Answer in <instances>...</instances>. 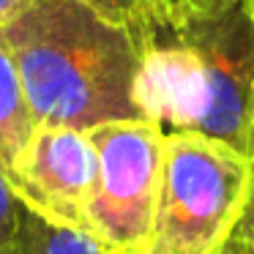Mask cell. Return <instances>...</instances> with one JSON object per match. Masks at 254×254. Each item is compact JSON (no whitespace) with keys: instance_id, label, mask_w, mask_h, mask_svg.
<instances>
[{"instance_id":"6da1fadb","label":"cell","mask_w":254,"mask_h":254,"mask_svg":"<svg viewBox=\"0 0 254 254\" xmlns=\"http://www.w3.org/2000/svg\"><path fill=\"white\" fill-rule=\"evenodd\" d=\"M39 126L90 131L139 121L142 74L153 44L82 0H33L3 28Z\"/></svg>"},{"instance_id":"7a4b0ae2","label":"cell","mask_w":254,"mask_h":254,"mask_svg":"<svg viewBox=\"0 0 254 254\" xmlns=\"http://www.w3.org/2000/svg\"><path fill=\"white\" fill-rule=\"evenodd\" d=\"M145 118L254 159V19L241 0L159 28L142 74Z\"/></svg>"},{"instance_id":"3957f363","label":"cell","mask_w":254,"mask_h":254,"mask_svg":"<svg viewBox=\"0 0 254 254\" xmlns=\"http://www.w3.org/2000/svg\"><path fill=\"white\" fill-rule=\"evenodd\" d=\"M254 191V159L197 131H167L150 254H219Z\"/></svg>"},{"instance_id":"277c9868","label":"cell","mask_w":254,"mask_h":254,"mask_svg":"<svg viewBox=\"0 0 254 254\" xmlns=\"http://www.w3.org/2000/svg\"><path fill=\"white\" fill-rule=\"evenodd\" d=\"M99 178L85 230L101 254H150L161 199L167 128L156 121H115L90 128Z\"/></svg>"},{"instance_id":"5b68a950","label":"cell","mask_w":254,"mask_h":254,"mask_svg":"<svg viewBox=\"0 0 254 254\" xmlns=\"http://www.w3.org/2000/svg\"><path fill=\"white\" fill-rule=\"evenodd\" d=\"M96 178L99 150L93 137L68 126H39L8 172V183L25 208L74 230H85Z\"/></svg>"},{"instance_id":"8992f818","label":"cell","mask_w":254,"mask_h":254,"mask_svg":"<svg viewBox=\"0 0 254 254\" xmlns=\"http://www.w3.org/2000/svg\"><path fill=\"white\" fill-rule=\"evenodd\" d=\"M36 128L39 123L25 96L17 58L0 28V167L6 175L14 170L19 153L25 150Z\"/></svg>"},{"instance_id":"52a82bcc","label":"cell","mask_w":254,"mask_h":254,"mask_svg":"<svg viewBox=\"0 0 254 254\" xmlns=\"http://www.w3.org/2000/svg\"><path fill=\"white\" fill-rule=\"evenodd\" d=\"M11 254H101V249L88 232L61 227L22 205V219Z\"/></svg>"},{"instance_id":"ba28073f","label":"cell","mask_w":254,"mask_h":254,"mask_svg":"<svg viewBox=\"0 0 254 254\" xmlns=\"http://www.w3.org/2000/svg\"><path fill=\"white\" fill-rule=\"evenodd\" d=\"M82 3L96 8L99 14H104L112 22L131 28L148 44L156 41V33L161 28L159 14H156V0H82Z\"/></svg>"},{"instance_id":"9c48e42d","label":"cell","mask_w":254,"mask_h":254,"mask_svg":"<svg viewBox=\"0 0 254 254\" xmlns=\"http://www.w3.org/2000/svg\"><path fill=\"white\" fill-rule=\"evenodd\" d=\"M19 219H22V202L14 194L8 175L0 167V254H11L17 241Z\"/></svg>"},{"instance_id":"30bf717a","label":"cell","mask_w":254,"mask_h":254,"mask_svg":"<svg viewBox=\"0 0 254 254\" xmlns=\"http://www.w3.org/2000/svg\"><path fill=\"white\" fill-rule=\"evenodd\" d=\"M224 3L227 0H159V22L161 28H172V25H181L183 19L194 17V14L213 11Z\"/></svg>"},{"instance_id":"8fae6325","label":"cell","mask_w":254,"mask_h":254,"mask_svg":"<svg viewBox=\"0 0 254 254\" xmlns=\"http://www.w3.org/2000/svg\"><path fill=\"white\" fill-rule=\"evenodd\" d=\"M30 3L33 0H0V28H6L8 22H14Z\"/></svg>"},{"instance_id":"7c38bea8","label":"cell","mask_w":254,"mask_h":254,"mask_svg":"<svg viewBox=\"0 0 254 254\" xmlns=\"http://www.w3.org/2000/svg\"><path fill=\"white\" fill-rule=\"evenodd\" d=\"M235 235H241V238H246V241L254 243V191H252L249 208H246V213H243V221H241V227H238Z\"/></svg>"},{"instance_id":"4fadbf2b","label":"cell","mask_w":254,"mask_h":254,"mask_svg":"<svg viewBox=\"0 0 254 254\" xmlns=\"http://www.w3.org/2000/svg\"><path fill=\"white\" fill-rule=\"evenodd\" d=\"M219 254H254V243L246 241V238H241V235H235Z\"/></svg>"},{"instance_id":"5bb4252c","label":"cell","mask_w":254,"mask_h":254,"mask_svg":"<svg viewBox=\"0 0 254 254\" xmlns=\"http://www.w3.org/2000/svg\"><path fill=\"white\" fill-rule=\"evenodd\" d=\"M243 6H246V11L252 14V19H254V0H241Z\"/></svg>"},{"instance_id":"9a60e30c","label":"cell","mask_w":254,"mask_h":254,"mask_svg":"<svg viewBox=\"0 0 254 254\" xmlns=\"http://www.w3.org/2000/svg\"><path fill=\"white\" fill-rule=\"evenodd\" d=\"M156 14H159V0H156Z\"/></svg>"}]
</instances>
